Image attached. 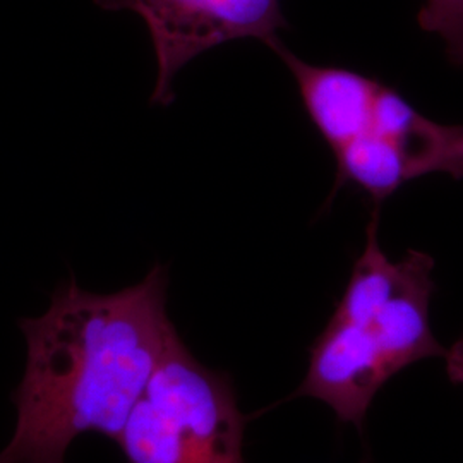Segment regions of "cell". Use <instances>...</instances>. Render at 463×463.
<instances>
[{
	"label": "cell",
	"mask_w": 463,
	"mask_h": 463,
	"mask_svg": "<svg viewBox=\"0 0 463 463\" xmlns=\"http://www.w3.org/2000/svg\"><path fill=\"white\" fill-rule=\"evenodd\" d=\"M447 373L448 378L455 384H463V335L448 348L447 355Z\"/></svg>",
	"instance_id": "cell-8"
},
{
	"label": "cell",
	"mask_w": 463,
	"mask_h": 463,
	"mask_svg": "<svg viewBox=\"0 0 463 463\" xmlns=\"http://www.w3.org/2000/svg\"><path fill=\"white\" fill-rule=\"evenodd\" d=\"M417 23L443 40L451 64L463 67V0H426Z\"/></svg>",
	"instance_id": "cell-7"
},
{
	"label": "cell",
	"mask_w": 463,
	"mask_h": 463,
	"mask_svg": "<svg viewBox=\"0 0 463 463\" xmlns=\"http://www.w3.org/2000/svg\"><path fill=\"white\" fill-rule=\"evenodd\" d=\"M335 158V191L350 184L380 204L420 175L462 179L463 126L430 120L397 90L383 84L367 131L336 151Z\"/></svg>",
	"instance_id": "cell-4"
},
{
	"label": "cell",
	"mask_w": 463,
	"mask_h": 463,
	"mask_svg": "<svg viewBox=\"0 0 463 463\" xmlns=\"http://www.w3.org/2000/svg\"><path fill=\"white\" fill-rule=\"evenodd\" d=\"M292 72L306 114L333 155L367 131L383 83L363 72L302 61L280 38L268 43Z\"/></svg>",
	"instance_id": "cell-6"
},
{
	"label": "cell",
	"mask_w": 463,
	"mask_h": 463,
	"mask_svg": "<svg viewBox=\"0 0 463 463\" xmlns=\"http://www.w3.org/2000/svg\"><path fill=\"white\" fill-rule=\"evenodd\" d=\"M105 11H133L148 26L156 57L151 103L175 99L177 74L201 53L242 38L266 45L287 28L280 0H95Z\"/></svg>",
	"instance_id": "cell-5"
},
{
	"label": "cell",
	"mask_w": 463,
	"mask_h": 463,
	"mask_svg": "<svg viewBox=\"0 0 463 463\" xmlns=\"http://www.w3.org/2000/svg\"><path fill=\"white\" fill-rule=\"evenodd\" d=\"M244 428L229 374L177 335L117 445L128 463H244Z\"/></svg>",
	"instance_id": "cell-3"
},
{
	"label": "cell",
	"mask_w": 463,
	"mask_h": 463,
	"mask_svg": "<svg viewBox=\"0 0 463 463\" xmlns=\"http://www.w3.org/2000/svg\"><path fill=\"white\" fill-rule=\"evenodd\" d=\"M380 208L365 232L345 292L311 348L298 395L325 402L344 424L364 428L365 415L386 381L414 363L445 357L430 330L434 260L407 250L392 261L378 239Z\"/></svg>",
	"instance_id": "cell-2"
},
{
	"label": "cell",
	"mask_w": 463,
	"mask_h": 463,
	"mask_svg": "<svg viewBox=\"0 0 463 463\" xmlns=\"http://www.w3.org/2000/svg\"><path fill=\"white\" fill-rule=\"evenodd\" d=\"M166 302L168 269L156 263L112 294L71 275L42 315L19 319L26 357L0 463H67L72 443L91 432L117 443L179 335Z\"/></svg>",
	"instance_id": "cell-1"
}]
</instances>
